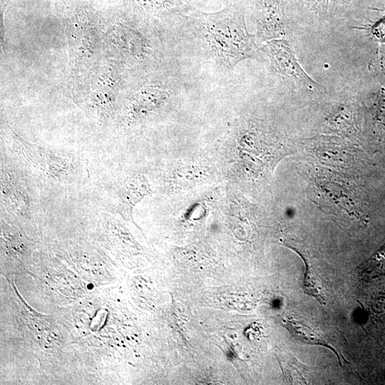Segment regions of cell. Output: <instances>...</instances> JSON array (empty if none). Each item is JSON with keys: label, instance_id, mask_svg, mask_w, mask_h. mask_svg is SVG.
I'll list each match as a JSON object with an SVG mask.
<instances>
[{"label": "cell", "instance_id": "obj_1", "mask_svg": "<svg viewBox=\"0 0 385 385\" xmlns=\"http://www.w3.org/2000/svg\"><path fill=\"white\" fill-rule=\"evenodd\" d=\"M188 14L197 20L203 41L223 65L232 67L245 59L260 58L255 37L248 32L239 6L212 13L190 9Z\"/></svg>", "mask_w": 385, "mask_h": 385}, {"label": "cell", "instance_id": "obj_2", "mask_svg": "<svg viewBox=\"0 0 385 385\" xmlns=\"http://www.w3.org/2000/svg\"><path fill=\"white\" fill-rule=\"evenodd\" d=\"M11 145L16 155L37 174L56 183L71 181L80 165L73 154L31 143L10 129Z\"/></svg>", "mask_w": 385, "mask_h": 385}, {"label": "cell", "instance_id": "obj_3", "mask_svg": "<svg viewBox=\"0 0 385 385\" xmlns=\"http://www.w3.org/2000/svg\"><path fill=\"white\" fill-rule=\"evenodd\" d=\"M262 51L268 56L274 71L280 76L312 91H321L322 88L304 70L290 43L284 38L267 41Z\"/></svg>", "mask_w": 385, "mask_h": 385}, {"label": "cell", "instance_id": "obj_4", "mask_svg": "<svg viewBox=\"0 0 385 385\" xmlns=\"http://www.w3.org/2000/svg\"><path fill=\"white\" fill-rule=\"evenodd\" d=\"M257 34L262 41L281 39L286 35L283 0H257L255 4Z\"/></svg>", "mask_w": 385, "mask_h": 385}, {"label": "cell", "instance_id": "obj_5", "mask_svg": "<svg viewBox=\"0 0 385 385\" xmlns=\"http://www.w3.org/2000/svg\"><path fill=\"white\" fill-rule=\"evenodd\" d=\"M1 200L8 211L24 215L29 211V198L24 187L14 175L1 170Z\"/></svg>", "mask_w": 385, "mask_h": 385}, {"label": "cell", "instance_id": "obj_6", "mask_svg": "<svg viewBox=\"0 0 385 385\" xmlns=\"http://www.w3.org/2000/svg\"><path fill=\"white\" fill-rule=\"evenodd\" d=\"M148 192L147 183L142 177L128 179L117 191V211L124 216H130L133 205Z\"/></svg>", "mask_w": 385, "mask_h": 385}, {"label": "cell", "instance_id": "obj_7", "mask_svg": "<svg viewBox=\"0 0 385 385\" xmlns=\"http://www.w3.org/2000/svg\"><path fill=\"white\" fill-rule=\"evenodd\" d=\"M168 98V93L158 87H145L135 93L130 103L133 117L139 118L158 108Z\"/></svg>", "mask_w": 385, "mask_h": 385}, {"label": "cell", "instance_id": "obj_8", "mask_svg": "<svg viewBox=\"0 0 385 385\" xmlns=\"http://www.w3.org/2000/svg\"><path fill=\"white\" fill-rule=\"evenodd\" d=\"M285 327L291 334L301 343L312 345H322L327 346L337 355L339 364L342 366V361L346 364L349 362L332 346L324 337L318 332L312 329L309 327L293 319L285 320ZM347 366V365H346Z\"/></svg>", "mask_w": 385, "mask_h": 385}, {"label": "cell", "instance_id": "obj_9", "mask_svg": "<svg viewBox=\"0 0 385 385\" xmlns=\"http://www.w3.org/2000/svg\"><path fill=\"white\" fill-rule=\"evenodd\" d=\"M285 245L297 252L304 261L306 265L304 278V292L308 295L314 297L320 304H325V299L323 296L322 287L319 279V276L314 269L311 266L309 262V257H307L303 250L293 243L285 242Z\"/></svg>", "mask_w": 385, "mask_h": 385}, {"label": "cell", "instance_id": "obj_10", "mask_svg": "<svg viewBox=\"0 0 385 385\" xmlns=\"http://www.w3.org/2000/svg\"><path fill=\"white\" fill-rule=\"evenodd\" d=\"M368 29L376 42L385 43V14L374 21Z\"/></svg>", "mask_w": 385, "mask_h": 385}, {"label": "cell", "instance_id": "obj_11", "mask_svg": "<svg viewBox=\"0 0 385 385\" xmlns=\"http://www.w3.org/2000/svg\"><path fill=\"white\" fill-rule=\"evenodd\" d=\"M376 115L380 120H385V88L378 93L376 101Z\"/></svg>", "mask_w": 385, "mask_h": 385}, {"label": "cell", "instance_id": "obj_12", "mask_svg": "<svg viewBox=\"0 0 385 385\" xmlns=\"http://www.w3.org/2000/svg\"><path fill=\"white\" fill-rule=\"evenodd\" d=\"M330 0H307L312 10L318 15L327 13Z\"/></svg>", "mask_w": 385, "mask_h": 385}, {"label": "cell", "instance_id": "obj_13", "mask_svg": "<svg viewBox=\"0 0 385 385\" xmlns=\"http://www.w3.org/2000/svg\"><path fill=\"white\" fill-rule=\"evenodd\" d=\"M348 1H351V0H348Z\"/></svg>", "mask_w": 385, "mask_h": 385}]
</instances>
